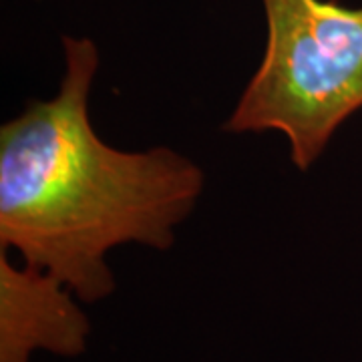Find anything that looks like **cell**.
<instances>
[{
    "instance_id": "obj_3",
    "label": "cell",
    "mask_w": 362,
    "mask_h": 362,
    "mask_svg": "<svg viewBox=\"0 0 362 362\" xmlns=\"http://www.w3.org/2000/svg\"><path fill=\"white\" fill-rule=\"evenodd\" d=\"M61 280L14 266L0 250V362H30L35 352L75 358L87 352L90 320Z\"/></svg>"
},
{
    "instance_id": "obj_2",
    "label": "cell",
    "mask_w": 362,
    "mask_h": 362,
    "mask_svg": "<svg viewBox=\"0 0 362 362\" xmlns=\"http://www.w3.org/2000/svg\"><path fill=\"white\" fill-rule=\"evenodd\" d=\"M266 49L223 123L228 133L278 131L300 171L362 109V6L262 0Z\"/></svg>"
},
{
    "instance_id": "obj_1",
    "label": "cell",
    "mask_w": 362,
    "mask_h": 362,
    "mask_svg": "<svg viewBox=\"0 0 362 362\" xmlns=\"http://www.w3.org/2000/svg\"><path fill=\"white\" fill-rule=\"evenodd\" d=\"M63 51L57 95L0 127V250H16L95 304L115 292L107 254L123 244L169 250L206 175L169 147L105 143L89 115L99 49L87 37H63Z\"/></svg>"
}]
</instances>
